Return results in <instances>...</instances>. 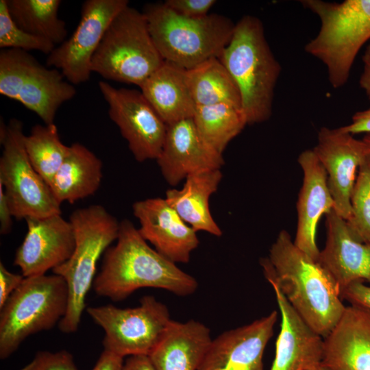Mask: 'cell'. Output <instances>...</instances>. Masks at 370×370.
<instances>
[{"mask_svg":"<svg viewBox=\"0 0 370 370\" xmlns=\"http://www.w3.org/2000/svg\"><path fill=\"white\" fill-rule=\"evenodd\" d=\"M164 62L145 14L127 5L109 25L92 58L91 69L106 79L140 87Z\"/></svg>","mask_w":370,"mask_h":370,"instance_id":"cell-7","label":"cell"},{"mask_svg":"<svg viewBox=\"0 0 370 370\" xmlns=\"http://www.w3.org/2000/svg\"><path fill=\"white\" fill-rule=\"evenodd\" d=\"M60 71L41 64L26 51L0 52V93L36 113L45 125L54 123L56 112L76 95Z\"/></svg>","mask_w":370,"mask_h":370,"instance_id":"cell-9","label":"cell"},{"mask_svg":"<svg viewBox=\"0 0 370 370\" xmlns=\"http://www.w3.org/2000/svg\"><path fill=\"white\" fill-rule=\"evenodd\" d=\"M306 370H328V369L321 363L318 365L317 366H315L312 368H310Z\"/></svg>","mask_w":370,"mask_h":370,"instance_id":"cell-43","label":"cell"},{"mask_svg":"<svg viewBox=\"0 0 370 370\" xmlns=\"http://www.w3.org/2000/svg\"><path fill=\"white\" fill-rule=\"evenodd\" d=\"M123 358L104 349L92 370H121Z\"/></svg>","mask_w":370,"mask_h":370,"instance_id":"cell-39","label":"cell"},{"mask_svg":"<svg viewBox=\"0 0 370 370\" xmlns=\"http://www.w3.org/2000/svg\"><path fill=\"white\" fill-rule=\"evenodd\" d=\"M341 295L352 305L370 310V285H366L363 282L351 283L341 291Z\"/></svg>","mask_w":370,"mask_h":370,"instance_id":"cell-35","label":"cell"},{"mask_svg":"<svg viewBox=\"0 0 370 370\" xmlns=\"http://www.w3.org/2000/svg\"><path fill=\"white\" fill-rule=\"evenodd\" d=\"M86 312L104 330V349L122 358L148 356L171 321L167 306L152 295L144 296L134 308L107 304L88 307Z\"/></svg>","mask_w":370,"mask_h":370,"instance_id":"cell-11","label":"cell"},{"mask_svg":"<svg viewBox=\"0 0 370 370\" xmlns=\"http://www.w3.org/2000/svg\"><path fill=\"white\" fill-rule=\"evenodd\" d=\"M362 60L363 69L359 79V84L370 100V45L367 47Z\"/></svg>","mask_w":370,"mask_h":370,"instance_id":"cell-41","label":"cell"},{"mask_svg":"<svg viewBox=\"0 0 370 370\" xmlns=\"http://www.w3.org/2000/svg\"><path fill=\"white\" fill-rule=\"evenodd\" d=\"M301 3L320 21L319 30L305 51L325 65L330 84L339 88L346 84L357 55L370 39V0Z\"/></svg>","mask_w":370,"mask_h":370,"instance_id":"cell-4","label":"cell"},{"mask_svg":"<svg viewBox=\"0 0 370 370\" xmlns=\"http://www.w3.org/2000/svg\"><path fill=\"white\" fill-rule=\"evenodd\" d=\"M12 213L3 186L0 184V233L2 235L10 232L12 226Z\"/></svg>","mask_w":370,"mask_h":370,"instance_id":"cell-38","label":"cell"},{"mask_svg":"<svg viewBox=\"0 0 370 370\" xmlns=\"http://www.w3.org/2000/svg\"><path fill=\"white\" fill-rule=\"evenodd\" d=\"M69 291L60 275L25 277L0 308V358L5 359L30 335L59 323L68 308Z\"/></svg>","mask_w":370,"mask_h":370,"instance_id":"cell-8","label":"cell"},{"mask_svg":"<svg viewBox=\"0 0 370 370\" xmlns=\"http://www.w3.org/2000/svg\"><path fill=\"white\" fill-rule=\"evenodd\" d=\"M351 212L346 223L358 240L370 243V160L359 168L350 199Z\"/></svg>","mask_w":370,"mask_h":370,"instance_id":"cell-31","label":"cell"},{"mask_svg":"<svg viewBox=\"0 0 370 370\" xmlns=\"http://www.w3.org/2000/svg\"><path fill=\"white\" fill-rule=\"evenodd\" d=\"M324 168L334 202L333 211L345 221L351 212L350 199L358 170L368 156L365 142L338 128L321 127L312 149Z\"/></svg>","mask_w":370,"mask_h":370,"instance_id":"cell-14","label":"cell"},{"mask_svg":"<svg viewBox=\"0 0 370 370\" xmlns=\"http://www.w3.org/2000/svg\"><path fill=\"white\" fill-rule=\"evenodd\" d=\"M187 79L196 106L227 103L242 109L237 85L219 58L187 70Z\"/></svg>","mask_w":370,"mask_h":370,"instance_id":"cell-27","label":"cell"},{"mask_svg":"<svg viewBox=\"0 0 370 370\" xmlns=\"http://www.w3.org/2000/svg\"><path fill=\"white\" fill-rule=\"evenodd\" d=\"M23 274L12 273L0 262V308H1L12 293L21 285Z\"/></svg>","mask_w":370,"mask_h":370,"instance_id":"cell-36","label":"cell"},{"mask_svg":"<svg viewBox=\"0 0 370 370\" xmlns=\"http://www.w3.org/2000/svg\"><path fill=\"white\" fill-rule=\"evenodd\" d=\"M321 364L328 370H370V310L346 306L323 338Z\"/></svg>","mask_w":370,"mask_h":370,"instance_id":"cell-21","label":"cell"},{"mask_svg":"<svg viewBox=\"0 0 370 370\" xmlns=\"http://www.w3.org/2000/svg\"><path fill=\"white\" fill-rule=\"evenodd\" d=\"M157 162L166 181L175 186L193 173L220 169L223 155L201 137L193 118L167 125V131Z\"/></svg>","mask_w":370,"mask_h":370,"instance_id":"cell-18","label":"cell"},{"mask_svg":"<svg viewBox=\"0 0 370 370\" xmlns=\"http://www.w3.org/2000/svg\"><path fill=\"white\" fill-rule=\"evenodd\" d=\"M69 221L75 234L74 251L66 262L52 270L65 280L68 287L67 311L58 323L65 334L78 330L97 262L116 241L120 228V223L101 205L74 210Z\"/></svg>","mask_w":370,"mask_h":370,"instance_id":"cell-6","label":"cell"},{"mask_svg":"<svg viewBox=\"0 0 370 370\" xmlns=\"http://www.w3.org/2000/svg\"><path fill=\"white\" fill-rule=\"evenodd\" d=\"M341 128L354 136L360 133L370 134V108L355 112L351 122Z\"/></svg>","mask_w":370,"mask_h":370,"instance_id":"cell-37","label":"cell"},{"mask_svg":"<svg viewBox=\"0 0 370 370\" xmlns=\"http://www.w3.org/2000/svg\"><path fill=\"white\" fill-rule=\"evenodd\" d=\"M127 0H87L79 22L70 38L48 55L47 66L58 69L65 79L77 85L89 80L92 58L109 25Z\"/></svg>","mask_w":370,"mask_h":370,"instance_id":"cell-12","label":"cell"},{"mask_svg":"<svg viewBox=\"0 0 370 370\" xmlns=\"http://www.w3.org/2000/svg\"><path fill=\"white\" fill-rule=\"evenodd\" d=\"M99 90L108 105L110 119L118 126L134 158L140 162L160 156L167 125L157 114L141 91L116 88L105 81Z\"/></svg>","mask_w":370,"mask_h":370,"instance_id":"cell-13","label":"cell"},{"mask_svg":"<svg viewBox=\"0 0 370 370\" xmlns=\"http://www.w3.org/2000/svg\"><path fill=\"white\" fill-rule=\"evenodd\" d=\"M153 41L164 61L186 70L219 58L230 41L236 23L213 13L200 18L181 16L164 3L143 10Z\"/></svg>","mask_w":370,"mask_h":370,"instance_id":"cell-5","label":"cell"},{"mask_svg":"<svg viewBox=\"0 0 370 370\" xmlns=\"http://www.w3.org/2000/svg\"><path fill=\"white\" fill-rule=\"evenodd\" d=\"M133 214L140 234L164 258L176 264L187 263L199 245L196 231L189 226L165 199L149 198L135 202Z\"/></svg>","mask_w":370,"mask_h":370,"instance_id":"cell-17","label":"cell"},{"mask_svg":"<svg viewBox=\"0 0 370 370\" xmlns=\"http://www.w3.org/2000/svg\"><path fill=\"white\" fill-rule=\"evenodd\" d=\"M60 0H6L13 21L24 31L62 44L67 35L65 22L59 18Z\"/></svg>","mask_w":370,"mask_h":370,"instance_id":"cell-28","label":"cell"},{"mask_svg":"<svg viewBox=\"0 0 370 370\" xmlns=\"http://www.w3.org/2000/svg\"><path fill=\"white\" fill-rule=\"evenodd\" d=\"M24 147L30 163L49 186L65 160L70 146L60 140L56 125H36L25 136Z\"/></svg>","mask_w":370,"mask_h":370,"instance_id":"cell-30","label":"cell"},{"mask_svg":"<svg viewBox=\"0 0 370 370\" xmlns=\"http://www.w3.org/2000/svg\"><path fill=\"white\" fill-rule=\"evenodd\" d=\"M363 140L365 142V143L367 145V147H368V158L370 160V134H366L363 138Z\"/></svg>","mask_w":370,"mask_h":370,"instance_id":"cell-42","label":"cell"},{"mask_svg":"<svg viewBox=\"0 0 370 370\" xmlns=\"http://www.w3.org/2000/svg\"><path fill=\"white\" fill-rule=\"evenodd\" d=\"M25 221L27 232L14 260L24 277L46 274L71 257L75 239L69 220L57 214Z\"/></svg>","mask_w":370,"mask_h":370,"instance_id":"cell-15","label":"cell"},{"mask_svg":"<svg viewBox=\"0 0 370 370\" xmlns=\"http://www.w3.org/2000/svg\"><path fill=\"white\" fill-rule=\"evenodd\" d=\"M219 59L237 85L247 125L267 121L282 68L266 39L261 20L243 16Z\"/></svg>","mask_w":370,"mask_h":370,"instance_id":"cell-3","label":"cell"},{"mask_svg":"<svg viewBox=\"0 0 370 370\" xmlns=\"http://www.w3.org/2000/svg\"><path fill=\"white\" fill-rule=\"evenodd\" d=\"M93 288L101 297L120 301L136 290L149 287L177 296L193 294L196 279L149 246L129 220L120 222L116 244L105 252Z\"/></svg>","mask_w":370,"mask_h":370,"instance_id":"cell-2","label":"cell"},{"mask_svg":"<svg viewBox=\"0 0 370 370\" xmlns=\"http://www.w3.org/2000/svg\"><path fill=\"white\" fill-rule=\"evenodd\" d=\"M275 293L281 314V328L270 370H306L321 364L323 338L297 313L278 284L267 279Z\"/></svg>","mask_w":370,"mask_h":370,"instance_id":"cell-20","label":"cell"},{"mask_svg":"<svg viewBox=\"0 0 370 370\" xmlns=\"http://www.w3.org/2000/svg\"><path fill=\"white\" fill-rule=\"evenodd\" d=\"M212 341L202 323L171 320L148 356L156 370H198Z\"/></svg>","mask_w":370,"mask_h":370,"instance_id":"cell-23","label":"cell"},{"mask_svg":"<svg viewBox=\"0 0 370 370\" xmlns=\"http://www.w3.org/2000/svg\"><path fill=\"white\" fill-rule=\"evenodd\" d=\"M214 0H166L164 4L177 14L188 18H200L208 14Z\"/></svg>","mask_w":370,"mask_h":370,"instance_id":"cell-34","label":"cell"},{"mask_svg":"<svg viewBox=\"0 0 370 370\" xmlns=\"http://www.w3.org/2000/svg\"><path fill=\"white\" fill-rule=\"evenodd\" d=\"M140 88L167 125L193 118L196 106L188 86L187 70L164 61Z\"/></svg>","mask_w":370,"mask_h":370,"instance_id":"cell-24","label":"cell"},{"mask_svg":"<svg viewBox=\"0 0 370 370\" xmlns=\"http://www.w3.org/2000/svg\"><path fill=\"white\" fill-rule=\"evenodd\" d=\"M278 312L225 331L212 339L198 370H264L262 358Z\"/></svg>","mask_w":370,"mask_h":370,"instance_id":"cell-16","label":"cell"},{"mask_svg":"<svg viewBox=\"0 0 370 370\" xmlns=\"http://www.w3.org/2000/svg\"><path fill=\"white\" fill-rule=\"evenodd\" d=\"M221 178L220 169L190 174L181 189L166 192L165 200L196 232L204 231L220 236L222 231L210 214L209 199L217 191Z\"/></svg>","mask_w":370,"mask_h":370,"instance_id":"cell-25","label":"cell"},{"mask_svg":"<svg viewBox=\"0 0 370 370\" xmlns=\"http://www.w3.org/2000/svg\"><path fill=\"white\" fill-rule=\"evenodd\" d=\"M0 47L26 51L36 50L49 55L56 45L48 40L32 35L20 28L9 14L6 0H1Z\"/></svg>","mask_w":370,"mask_h":370,"instance_id":"cell-32","label":"cell"},{"mask_svg":"<svg viewBox=\"0 0 370 370\" xmlns=\"http://www.w3.org/2000/svg\"><path fill=\"white\" fill-rule=\"evenodd\" d=\"M20 370H78L71 354L66 350L38 352L34 359Z\"/></svg>","mask_w":370,"mask_h":370,"instance_id":"cell-33","label":"cell"},{"mask_svg":"<svg viewBox=\"0 0 370 370\" xmlns=\"http://www.w3.org/2000/svg\"><path fill=\"white\" fill-rule=\"evenodd\" d=\"M121 370H156L147 355L128 356L123 362Z\"/></svg>","mask_w":370,"mask_h":370,"instance_id":"cell-40","label":"cell"},{"mask_svg":"<svg viewBox=\"0 0 370 370\" xmlns=\"http://www.w3.org/2000/svg\"><path fill=\"white\" fill-rule=\"evenodd\" d=\"M193 120L203 140L222 155L247 125L243 110L227 103L196 106Z\"/></svg>","mask_w":370,"mask_h":370,"instance_id":"cell-29","label":"cell"},{"mask_svg":"<svg viewBox=\"0 0 370 370\" xmlns=\"http://www.w3.org/2000/svg\"><path fill=\"white\" fill-rule=\"evenodd\" d=\"M327 238L319 262L329 272L341 291L351 283H370V243L355 238L344 219L333 210L326 215Z\"/></svg>","mask_w":370,"mask_h":370,"instance_id":"cell-22","label":"cell"},{"mask_svg":"<svg viewBox=\"0 0 370 370\" xmlns=\"http://www.w3.org/2000/svg\"><path fill=\"white\" fill-rule=\"evenodd\" d=\"M260 264L265 278L273 280L301 318L325 337L346 308L329 272L299 249L286 230L280 232Z\"/></svg>","mask_w":370,"mask_h":370,"instance_id":"cell-1","label":"cell"},{"mask_svg":"<svg viewBox=\"0 0 370 370\" xmlns=\"http://www.w3.org/2000/svg\"><path fill=\"white\" fill-rule=\"evenodd\" d=\"M103 163L89 149L76 143L52 180L49 186L60 204H73L94 195L103 178Z\"/></svg>","mask_w":370,"mask_h":370,"instance_id":"cell-26","label":"cell"},{"mask_svg":"<svg viewBox=\"0 0 370 370\" xmlns=\"http://www.w3.org/2000/svg\"><path fill=\"white\" fill-rule=\"evenodd\" d=\"M298 163L303 172V183L297 203V225L295 245L318 261L320 250L316 243L319 221L334 207L327 175L312 149L302 151Z\"/></svg>","mask_w":370,"mask_h":370,"instance_id":"cell-19","label":"cell"},{"mask_svg":"<svg viewBox=\"0 0 370 370\" xmlns=\"http://www.w3.org/2000/svg\"><path fill=\"white\" fill-rule=\"evenodd\" d=\"M23 123L12 119L1 123L0 184L13 217L19 219L61 214L50 186L32 166L24 147Z\"/></svg>","mask_w":370,"mask_h":370,"instance_id":"cell-10","label":"cell"}]
</instances>
